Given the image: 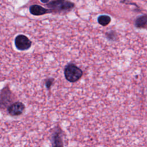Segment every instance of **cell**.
Here are the masks:
<instances>
[{
	"label": "cell",
	"instance_id": "1",
	"mask_svg": "<svg viewBox=\"0 0 147 147\" xmlns=\"http://www.w3.org/2000/svg\"><path fill=\"white\" fill-rule=\"evenodd\" d=\"M82 71L74 64H69L64 69L65 79L70 82H75L82 76Z\"/></svg>",
	"mask_w": 147,
	"mask_h": 147
},
{
	"label": "cell",
	"instance_id": "2",
	"mask_svg": "<svg viewBox=\"0 0 147 147\" xmlns=\"http://www.w3.org/2000/svg\"><path fill=\"white\" fill-rule=\"evenodd\" d=\"M13 100L11 91L8 86L4 87L0 91V106L3 109L8 107Z\"/></svg>",
	"mask_w": 147,
	"mask_h": 147
},
{
	"label": "cell",
	"instance_id": "3",
	"mask_svg": "<svg viewBox=\"0 0 147 147\" xmlns=\"http://www.w3.org/2000/svg\"><path fill=\"white\" fill-rule=\"evenodd\" d=\"M14 44L17 49L20 51H25L30 48L32 41L26 36L19 34L16 37Z\"/></svg>",
	"mask_w": 147,
	"mask_h": 147
},
{
	"label": "cell",
	"instance_id": "4",
	"mask_svg": "<svg viewBox=\"0 0 147 147\" xmlns=\"http://www.w3.org/2000/svg\"><path fill=\"white\" fill-rule=\"evenodd\" d=\"M49 7L57 9L59 11H68L74 7V4L69 1H64L63 2H59L56 0L52 1L48 4Z\"/></svg>",
	"mask_w": 147,
	"mask_h": 147
},
{
	"label": "cell",
	"instance_id": "5",
	"mask_svg": "<svg viewBox=\"0 0 147 147\" xmlns=\"http://www.w3.org/2000/svg\"><path fill=\"white\" fill-rule=\"evenodd\" d=\"M25 109L24 104L21 102H16L7 107V112L11 116H18L21 115Z\"/></svg>",
	"mask_w": 147,
	"mask_h": 147
},
{
	"label": "cell",
	"instance_id": "6",
	"mask_svg": "<svg viewBox=\"0 0 147 147\" xmlns=\"http://www.w3.org/2000/svg\"><path fill=\"white\" fill-rule=\"evenodd\" d=\"M30 13L34 16H41L46 13L51 12V10L44 8L38 5H33L30 6L29 8Z\"/></svg>",
	"mask_w": 147,
	"mask_h": 147
},
{
	"label": "cell",
	"instance_id": "7",
	"mask_svg": "<svg viewBox=\"0 0 147 147\" xmlns=\"http://www.w3.org/2000/svg\"><path fill=\"white\" fill-rule=\"evenodd\" d=\"M60 129L55 131L52 136V147H63V140L61 136Z\"/></svg>",
	"mask_w": 147,
	"mask_h": 147
},
{
	"label": "cell",
	"instance_id": "8",
	"mask_svg": "<svg viewBox=\"0 0 147 147\" xmlns=\"http://www.w3.org/2000/svg\"><path fill=\"white\" fill-rule=\"evenodd\" d=\"M146 16L145 15L140 16V17L137 18L136 21V26L137 28H145L146 25Z\"/></svg>",
	"mask_w": 147,
	"mask_h": 147
},
{
	"label": "cell",
	"instance_id": "9",
	"mask_svg": "<svg viewBox=\"0 0 147 147\" xmlns=\"http://www.w3.org/2000/svg\"><path fill=\"white\" fill-rule=\"evenodd\" d=\"M110 21L111 18L107 15H102L99 16V17L98 18V23L103 26L109 25Z\"/></svg>",
	"mask_w": 147,
	"mask_h": 147
},
{
	"label": "cell",
	"instance_id": "10",
	"mask_svg": "<svg viewBox=\"0 0 147 147\" xmlns=\"http://www.w3.org/2000/svg\"><path fill=\"white\" fill-rule=\"evenodd\" d=\"M53 81V79H49V80H48L47 81V82H46V86H47V87L48 88H49L51 87V86L52 84Z\"/></svg>",
	"mask_w": 147,
	"mask_h": 147
},
{
	"label": "cell",
	"instance_id": "11",
	"mask_svg": "<svg viewBox=\"0 0 147 147\" xmlns=\"http://www.w3.org/2000/svg\"><path fill=\"white\" fill-rule=\"evenodd\" d=\"M49 0H40V1L41 2H42V3H47V2H49Z\"/></svg>",
	"mask_w": 147,
	"mask_h": 147
},
{
	"label": "cell",
	"instance_id": "12",
	"mask_svg": "<svg viewBox=\"0 0 147 147\" xmlns=\"http://www.w3.org/2000/svg\"><path fill=\"white\" fill-rule=\"evenodd\" d=\"M56 1H57V2H63L65 1V0H56Z\"/></svg>",
	"mask_w": 147,
	"mask_h": 147
}]
</instances>
